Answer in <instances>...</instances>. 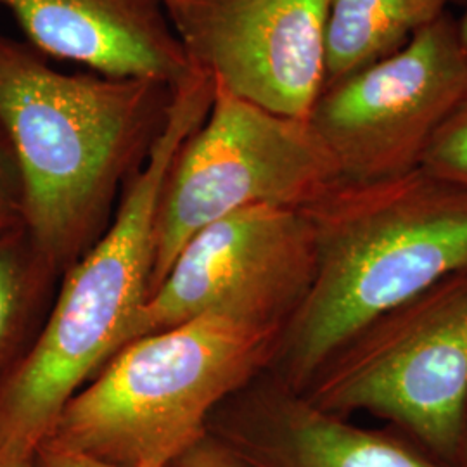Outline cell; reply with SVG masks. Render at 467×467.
Segmentation results:
<instances>
[{"mask_svg":"<svg viewBox=\"0 0 467 467\" xmlns=\"http://www.w3.org/2000/svg\"><path fill=\"white\" fill-rule=\"evenodd\" d=\"M303 212L314 227V279L267 370L300 393L368 324L467 270V189L416 168L339 182Z\"/></svg>","mask_w":467,"mask_h":467,"instance_id":"obj_1","label":"cell"},{"mask_svg":"<svg viewBox=\"0 0 467 467\" xmlns=\"http://www.w3.org/2000/svg\"><path fill=\"white\" fill-rule=\"evenodd\" d=\"M213 78L191 67L108 231L67 272L44 327L0 381V453L32 457L71 397L117 353L150 295L168 173L210 111Z\"/></svg>","mask_w":467,"mask_h":467,"instance_id":"obj_2","label":"cell"},{"mask_svg":"<svg viewBox=\"0 0 467 467\" xmlns=\"http://www.w3.org/2000/svg\"><path fill=\"white\" fill-rule=\"evenodd\" d=\"M171 88L65 73L26 42L0 36V127L16 158L23 227L50 270L84 243L150 150Z\"/></svg>","mask_w":467,"mask_h":467,"instance_id":"obj_3","label":"cell"},{"mask_svg":"<svg viewBox=\"0 0 467 467\" xmlns=\"http://www.w3.org/2000/svg\"><path fill=\"white\" fill-rule=\"evenodd\" d=\"M281 329L206 314L132 339L67 401L42 443L125 467H167L222 403L267 372Z\"/></svg>","mask_w":467,"mask_h":467,"instance_id":"obj_4","label":"cell"},{"mask_svg":"<svg viewBox=\"0 0 467 467\" xmlns=\"http://www.w3.org/2000/svg\"><path fill=\"white\" fill-rule=\"evenodd\" d=\"M303 393L339 418L383 419L467 467V270L368 324Z\"/></svg>","mask_w":467,"mask_h":467,"instance_id":"obj_5","label":"cell"},{"mask_svg":"<svg viewBox=\"0 0 467 467\" xmlns=\"http://www.w3.org/2000/svg\"><path fill=\"white\" fill-rule=\"evenodd\" d=\"M339 182L337 163L308 119L272 113L215 84L208 115L168 173L150 295L212 222L260 206L305 210Z\"/></svg>","mask_w":467,"mask_h":467,"instance_id":"obj_6","label":"cell"},{"mask_svg":"<svg viewBox=\"0 0 467 467\" xmlns=\"http://www.w3.org/2000/svg\"><path fill=\"white\" fill-rule=\"evenodd\" d=\"M316 270L314 227L303 210L250 208L194 234L134 318L125 343L206 314L283 333Z\"/></svg>","mask_w":467,"mask_h":467,"instance_id":"obj_7","label":"cell"},{"mask_svg":"<svg viewBox=\"0 0 467 467\" xmlns=\"http://www.w3.org/2000/svg\"><path fill=\"white\" fill-rule=\"evenodd\" d=\"M466 92V56L445 13L393 54L326 87L308 121L343 182H372L416 170Z\"/></svg>","mask_w":467,"mask_h":467,"instance_id":"obj_8","label":"cell"},{"mask_svg":"<svg viewBox=\"0 0 467 467\" xmlns=\"http://www.w3.org/2000/svg\"><path fill=\"white\" fill-rule=\"evenodd\" d=\"M327 0H181L170 15L191 67L253 104L308 119L324 88Z\"/></svg>","mask_w":467,"mask_h":467,"instance_id":"obj_9","label":"cell"},{"mask_svg":"<svg viewBox=\"0 0 467 467\" xmlns=\"http://www.w3.org/2000/svg\"><path fill=\"white\" fill-rule=\"evenodd\" d=\"M244 467H453L405 434L353 424L264 372L208 422Z\"/></svg>","mask_w":467,"mask_h":467,"instance_id":"obj_10","label":"cell"},{"mask_svg":"<svg viewBox=\"0 0 467 467\" xmlns=\"http://www.w3.org/2000/svg\"><path fill=\"white\" fill-rule=\"evenodd\" d=\"M42 56L92 73L179 84L191 61L163 0H0Z\"/></svg>","mask_w":467,"mask_h":467,"instance_id":"obj_11","label":"cell"},{"mask_svg":"<svg viewBox=\"0 0 467 467\" xmlns=\"http://www.w3.org/2000/svg\"><path fill=\"white\" fill-rule=\"evenodd\" d=\"M445 5V0H327L324 88L403 47L443 16Z\"/></svg>","mask_w":467,"mask_h":467,"instance_id":"obj_12","label":"cell"},{"mask_svg":"<svg viewBox=\"0 0 467 467\" xmlns=\"http://www.w3.org/2000/svg\"><path fill=\"white\" fill-rule=\"evenodd\" d=\"M49 272L23 225L0 233V381L25 353Z\"/></svg>","mask_w":467,"mask_h":467,"instance_id":"obj_13","label":"cell"},{"mask_svg":"<svg viewBox=\"0 0 467 467\" xmlns=\"http://www.w3.org/2000/svg\"><path fill=\"white\" fill-rule=\"evenodd\" d=\"M418 168L438 181L467 189V92L434 130Z\"/></svg>","mask_w":467,"mask_h":467,"instance_id":"obj_14","label":"cell"},{"mask_svg":"<svg viewBox=\"0 0 467 467\" xmlns=\"http://www.w3.org/2000/svg\"><path fill=\"white\" fill-rule=\"evenodd\" d=\"M23 225L21 217V181L16 158L0 127V233Z\"/></svg>","mask_w":467,"mask_h":467,"instance_id":"obj_15","label":"cell"},{"mask_svg":"<svg viewBox=\"0 0 467 467\" xmlns=\"http://www.w3.org/2000/svg\"><path fill=\"white\" fill-rule=\"evenodd\" d=\"M167 467H244V464L213 434L206 433Z\"/></svg>","mask_w":467,"mask_h":467,"instance_id":"obj_16","label":"cell"},{"mask_svg":"<svg viewBox=\"0 0 467 467\" xmlns=\"http://www.w3.org/2000/svg\"><path fill=\"white\" fill-rule=\"evenodd\" d=\"M34 467H125L98 461L78 451H65L52 447L49 443H40L34 453Z\"/></svg>","mask_w":467,"mask_h":467,"instance_id":"obj_17","label":"cell"},{"mask_svg":"<svg viewBox=\"0 0 467 467\" xmlns=\"http://www.w3.org/2000/svg\"><path fill=\"white\" fill-rule=\"evenodd\" d=\"M0 467H34V455H13V453H0Z\"/></svg>","mask_w":467,"mask_h":467,"instance_id":"obj_18","label":"cell"},{"mask_svg":"<svg viewBox=\"0 0 467 467\" xmlns=\"http://www.w3.org/2000/svg\"><path fill=\"white\" fill-rule=\"evenodd\" d=\"M455 26H457V36H459L461 49L464 52L467 61V11L464 13V16L461 17L459 21H455Z\"/></svg>","mask_w":467,"mask_h":467,"instance_id":"obj_19","label":"cell"},{"mask_svg":"<svg viewBox=\"0 0 467 467\" xmlns=\"http://www.w3.org/2000/svg\"><path fill=\"white\" fill-rule=\"evenodd\" d=\"M165 2V5H167L168 13L171 15L177 7H179V4H181V0H163Z\"/></svg>","mask_w":467,"mask_h":467,"instance_id":"obj_20","label":"cell"},{"mask_svg":"<svg viewBox=\"0 0 467 467\" xmlns=\"http://www.w3.org/2000/svg\"><path fill=\"white\" fill-rule=\"evenodd\" d=\"M445 2H451V0H445Z\"/></svg>","mask_w":467,"mask_h":467,"instance_id":"obj_21","label":"cell"}]
</instances>
